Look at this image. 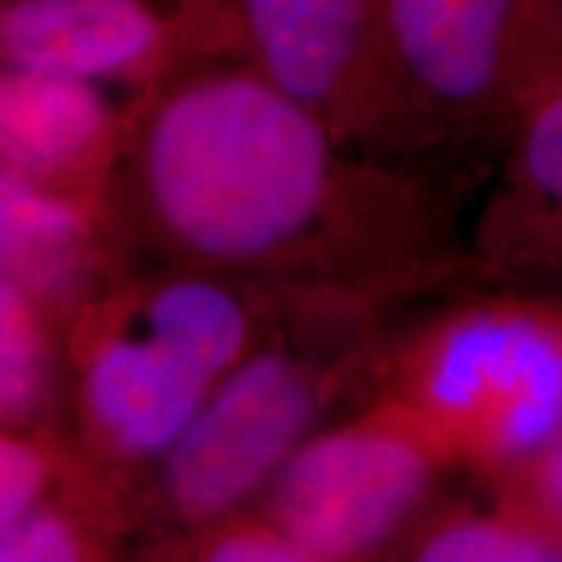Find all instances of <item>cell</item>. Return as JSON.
<instances>
[{
    "label": "cell",
    "mask_w": 562,
    "mask_h": 562,
    "mask_svg": "<svg viewBox=\"0 0 562 562\" xmlns=\"http://www.w3.org/2000/svg\"><path fill=\"white\" fill-rule=\"evenodd\" d=\"M138 151L161 232L211 263L284 256L331 201V125L243 60H195L157 81Z\"/></svg>",
    "instance_id": "cell-1"
},
{
    "label": "cell",
    "mask_w": 562,
    "mask_h": 562,
    "mask_svg": "<svg viewBox=\"0 0 562 562\" xmlns=\"http://www.w3.org/2000/svg\"><path fill=\"white\" fill-rule=\"evenodd\" d=\"M422 427L521 474L562 432V315L497 302L456 315L412 368Z\"/></svg>",
    "instance_id": "cell-2"
},
{
    "label": "cell",
    "mask_w": 562,
    "mask_h": 562,
    "mask_svg": "<svg viewBox=\"0 0 562 562\" xmlns=\"http://www.w3.org/2000/svg\"><path fill=\"white\" fill-rule=\"evenodd\" d=\"M398 110L524 112L562 79V0H381Z\"/></svg>",
    "instance_id": "cell-3"
},
{
    "label": "cell",
    "mask_w": 562,
    "mask_h": 562,
    "mask_svg": "<svg viewBox=\"0 0 562 562\" xmlns=\"http://www.w3.org/2000/svg\"><path fill=\"white\" fill-rule=\"evenodd\" d=\"M435 451L425 432L364 422L307 438L273 476V529L307 560L370 552L430 492Z\"/></svg>",
    "instance_id": "cell-4"
},
{
    "label": "cell",
    "mask_w": 562,
    "mask_h": 562,
    "mask_svg": "<svg viewBox=\"0 0 562 562\" xmlns=\"http://www.w3.org/2000/svg\"><path fill=\"white\" fill-rule=\"evenodd\" d=\"M216 58L240 60L331 128L398 110L381 40V0H203Z\"/></svg>",
    "instance_id": "cell-5"
},
{
    "label": "cell",
    "mask_w": 562,
    "mask_h": 562,
    "mask_svg": "<svg viewBox=\"0 0 562 562\" xmlns=\"http://www.w3.org/2000/svg\"><path fill=\"white\" fill-rule=\"evenodd\" d=\"M321 393L300 357L266 349L237 362L170 448L167 495L188 521H214L273 482L305 442Z\"/></svg>",
    "instance_id": "cell-6"
},
{
    "label": "cell",
    "mask_w": 562,
    "mask_h": 562,
    "mask_svg": "<svg viewBox=\"0 0 562 562\" xmlns=\"http://www.w3.org/2000/svg\"><path fill=\"white\" fill-rule=\"evenodd\" d=\"M229 362L186 297L161 281L91 347L81 396L91 425L133 459L167 456Z\"/></svg>",
    "instance_id": "cell-7"
},
{
    "label": "cell",
    "mask_w": 562,
    "mask_h": 562,
    "mask_svg": "<svg viewBox=\"0 0 562 562\" xmlns=\"http://www.w3.org/2000/svg\"><path fill=\"white\" fill-rule=\"evenodd\" d=\"M115 136L100 83L0 66V167L66 178L97 165Z\"/></svg>",
    "instance_id": "cell-8"
},
{
    "label": "cell",
    "mask_w": 562,
    "mask_h": 562,
    "mask_svg": "<svg viewBox=\"0 0 562 562\" xmlns=\"http://www.w3.org/2000/svg\"><path fill=\"white\" fill-rule=\"evenodd\" d=\"M91 243L94 229L79 203L0 167V277L60 297L83 279Z\"/></svg>",
    "instance_id": "cell-9"
},
{
    "label": "cell",
    "mask_w": 562,
    "mask_h": 562,
    "mask_svg": "<svg viewBox=\"0 0 562 562\" xmlns=\"http://www.w3.org/2000/svg\"><path fill=\"white\" fill-rule=\"evenodd\" d=\"M427 562H554L562 560V533L537 518H459L435 529L417 550Z\"/></svg>",
    "instance_id": "cell-10"
},
{
    "label": "cell",
    "mask_w": 562,
    "mask_h": 562,
    "mask_svg": "<svg viewBox=\"0 0 562 562\" xmlns=\"http://www.w3.org/2000/svg\"><path fill=\"white\" fill-rule=\"evenodd\" d=\"M516 157L524 191L562 214V79L524 110Z\"/></svg>",
    "instance_id": "cell-11"
},
{
    "label": "cell",
    "mask_w": 562,
    "mask_h": 562,
    "mask_svg": "<svg viewBox=\"0 0 562 562\" xmlns=\"http://www.w3.org/2000/svg\"><path fill=\"white\" fill-rule=\"evenodd\" d=\"M81 552V533L53 510L32 508L0 531V562H70Z\"/></svg>",
    "instance_id": "cell-12"
},
{
    "label": "cell",
    "mask_w": 562,
    "mask_h": 562,
    "mask_svg": "<svg viewBox=\"0 0 562 562\" xmlns=\"http://www.w3.org/2000/svg\"><path fill=\"white\" fill-rule=\"evenodd\" d=\"M45 461L26 442L0 435V531L37 505Z\"/></svg>",
    "instance_id": "cell-13"
},
{
    "label": "cell",
    "mask_w": 562,
    "mask_h": 562,
    "mask_svg": "<svg viewBox=\"0 0 562 562\" xmlns=\"http://www.w3.org/2000/svg\"><path fill=\"white\" fill-rule=\"evenodd\" d=\"M47 351L0 357V422H26L45 404Z\"/></svg>",
    "instance_id": "cell-14"
},
{
    "label": "cell",
    "mask_w": 562,
    "mask_h": 562,
    "mask_svg": "<svg viewBox=\"0 0 562 562\" xmlns=\"http://www.w3.org/2000/svg\"><path fill=\"white\" fill-rule=\"evenodd\" d=\"M45 336L34 313L32 294L16 281L0 277V357L42 355Z\"/></svg>",
    "instance_id": "cell-15"
},
{
    "label": "cell",
    "mask_w": 562,
    "mask_h": 562,
    "mask_svg": "<svg viewBox=\"0 0 562 562\" xmlns=\"http://www.w3.org/2000/svg\"><path fill=\"white\" fill-rule=\"evenodd\" d=\"M209 560L222 562H300L307 560L300 547L279 529L232 531L209 547Z\"/></svg>",
    "instance_id": "cell-16"
},
{
    "label": "cell",
    "mask_w": 562,
    "mask_h": 562,
    "mask_svg": "<svg viewBox=\"0 0 562 562\" xmlns=\"http://www.w3.org/2000/svg\"><path fill=\"white\" fill-rule=\"evenodd\" d=\"M526 495L531 503V518L562 533V432L537 461L521 472Z\"/></svg>",
    "instance_id": "cell-17"
}]
</instances>
